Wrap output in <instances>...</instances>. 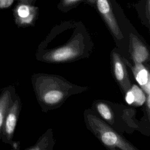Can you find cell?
I'll return each instance as SVG.
<instances>
[{"instance_id": "7", "label": "cell", "mask_w": 150, "mask_h": 150, "mask_svg": "<svg viewBox=\"0 0 150 150\" xmlns=\"http://www.w3.org/2000/svg\"><path fill=\"white\" fill-rule=\"evenodd\" d=\"M112 69L114 76L124 92H126L131 86L125 65L120 55L112 52Z\"/></svg>"}, {"instance_id": "2", "label": "cell", "mask_w": 150, "mask_h": 150, "mask_svg": "<svg viewBox=\"0 0 150 150\" xmlns=\"http://www.w3.org/2000/svg\"><path fill=\"white\" fill-rule=\"evenodd\" d=\"M86 117L90 129L107 148L122 150L136 149L131 143L96 115L89 112L86 114Z\"/></svg>"}, {"instance_id": "8", "label": "cell", "mask_w": 150, "mask_h": 150, "mask_svg": "<svg viewBox=\"0 0 150 150\" xmlns=\"http://www.w3.org/2000/svg\"><path fill=\"white\" fill-rule=\"evenodd\" d=\"M16 95L15 88L12 85L0 90V139L6 114L12 105Z\"/></svg>"}, {"instance_id": "13", "label": "cell", "mask_w": 150, "mask_h": 150, "mask_svg": "<svg viewBox=\"0 0 150 150\" xmlns=\"http://www.w3.org/2000/svg\"><path fill=\"white\" fill-rule=\"evenodd\" d=\"M96 108L103 119L109 122L112 121L113 112L107 104L104 102L98 101L96 104Z\"/></svg>"}, {"instance_id": "5", "label": "cell", "mask_w": 150, "mask_h": 150, "mask_svg": "<svg viewBox=\"0 0 150 150\" xmlns=\"http://www.w3.org/2000/svg\"><path fill=\"white\" fill-rule=\"evenodd\" d=\"M80 54L79 42L72 41L69 44L48 52L44 55L43 60L49 62H63L73 60Z\"/></svg>"}, {"instance_id": "15", "label": "cell", "mask_w": 150, "mask_h": 150, "mask_svg": "<svg viewBox=\"0 0 150 150\" xmlns=\"http://www.w3.org/2000/svg\"><path fill=\"white\" fill-rule=\"evenodd\" d=\"M12 149L15 150H18L20 148V142L19 141H12L10 144Z\"/></svg>"}, {"instance_id": "16", "label": "cell", "mask_w": 150, "mask_h": 150, "mask_svg": "<svg viewBox=\"0 0 150 150\" xmlns=\"http://www.w3.org/2000/svg\"><path fill=\"white\" fill-rule=\"evenodd\" d=\"M17 1H19V2H23V3L29 4L31 5H33L34 4V2L35 1V0H17Z\"/></svg>"}, {"instance_id": "4", "label": "cell", "mask_w": 150, "mask_h": 150, "mask_svg": "<svg viewBox=\"0 0 150 150\" xmlns=\"http://www.w3.org/2000/svg\"><path fill=\"white\" fill-rule=\"evenodd\" d=\"M94 5L108 28L118 39L123 38L117 19L114 13L111 0H94Z\"/></svg>"}, {"instance_id": "14", "label": "cell", "mask_w": 150, "mask_h": 150, "mask_svg": "<svg viewBox=\"0 0 150 150\" xmlns=\"http://www.w3.org/2000/svg\"><path fill=\"white\" fill-rule=\"evenodd\" d=\"M48 140H49L48 137L43 135V137H42L40 139H39V141L37 142L36 144H35L34 146L26 148V149H29V150L46 149L47 148V146L49 144Z\"/></svg>"}, {"instance_id": "1", "label": "cell", "mask_w": 150, "mask_h": 150, "mask_svg": "<svg viewBox=\"0 0 150 150\" xmlns=\"http://www.w3.org/2000/svg\"><path fill=\"white\" fill-rule=\"evenodd\" d=\"M33 87L38 101L47 107L62 104L71 93V84L54 76L35 74Z\"/></svg>"}, {"instance_id": "10", "label": "cell", "mask_w": 150, "mask_h": 150, "mask_svg": "<svg viewBox=\"0 0 150 150\" xmlns=\"http://www.w3.org/2000/svg\"><path fill=\"white\" fill-rule=\"evenodd\" d=\"M134 77L141 87L143 91L146 96L150 94V74L148 69L142 64V63H135L134 66L131 67Z\"/></svg>"}, {"instance_id": "6", "label": "cell", "mask_w": 150, "mask_h": 150, "mask_svg": "<svg viewBox=\"0 0 150 150\" xmlns=\"http://www.w3.org/2000/svg\"><path fill=\"white\" fill-rule=\"evenodd\" d=\"M15 24L18 27L33 26L38 15V8L31 4L19 2L13 10Z\"/></svg>"}, {"instance_id": "3", "label": "cell", "mask_w": 150, "mask_h": 150, "mask_svg": "<svg viewBox=\"0 0 150 150\" xmlns=\"http://www.w3.org/2000/svg\"><path fill=\"white\" fill-rule=\"evenodd\" d=\"M21 106V98L18 95H16L12 105L7 111L3 125L1 139L5 144L10 145L12 141Z\"/></svg>"}, {"instance_id": "12", "label": "cell", "mask_w": 150, "mask_h": 150, "mask_svg": "<svg viewBox=\"0 0 150 150\" xmlns=\"http://www.w3.org/2000/svg\"><path fill=\"white\" fill-rule=\"evenodd\" d=\"M81 2H86L94 5L95 2L94 0H60L57 8L63 12H67L76 7Z\"/></svg>"}, {"instance_id": "11", "label": "cell", "mask_w": 150, "mask_h": 150, "mask_svg": "<svg viewBox=\"0 0 150 150\" xmlns=\"http://www.w3.org/2000/svg\"><path fill=\"white\" fill-rule=\"evenodd\" d=\"M125 99L129 105L141 106L146 100V96L142 89L134 84L125 92Z\"/></svg>"}, {"instance_id": "9", "label": "cell", "mask_w": 150, "mask_h": 150, "mask_svg": "<svg viewBox=\"0 0 150 150\" xmlns=\"http://www.w3.org/2000/svg\"><path fill=\"white\" fill-rule=\"evenodd\" d=\"M129 52L134 63H142L149 59V52L145 45L134 34L129 35Z\"/></svg>"}]
</instances>
